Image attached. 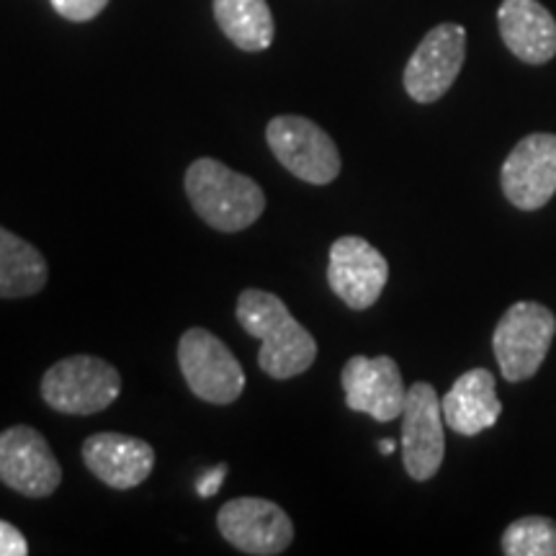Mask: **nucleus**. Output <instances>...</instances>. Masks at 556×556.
<instances>
[{
  "mask_svg": "<svg viewBox=\"0 0 556 556\" xmlns=\"http://www.w3.org/2000/svg\"><path fill=\"white\" fill-rule=\"evenodd\" d=\"M235 315L248 336L261 340L258 366L270 379H294L317 361V340L270 291L245 289Z\"/></svg>",
  "mask_w": 556,
  "mask_h": 556,
  "instance_id": "nucleus-1",
  "label": "nucleus"
},
{
  "mask_svg": "<svg viewBox=\"0 0 556 556\" xmlns=\"http://www.w3.org/2000/svg\"><path fill=\"white\" fill-rule=\"evenodd\" d=\"M184 186L193 212L217 232H242L266 212V193L261 186L214 157L193 160Z\"/></svg>",
  "mask_w": 556,
  "mask_h": 556,
  "instance_id": "nucleus-2",
  "label": "nucleus"
},
{
  "mask_svg": "<svg viewBox=\"0 0 556 556\" xmlns=\"http://www.w3.org/2000/svg\"><path fill=\"white\" fill-rule=\"evenodd\" d=\"M119 394V371L96 356L62 358L41 379V397L62 415H96L114 405Z\"/></svg>",
  "mask_w": 556,
  "mask_h": 556,
  "instance_id": "nucleus-3",
  "label": "nucleus"
},
{
  "mask_svg": "<svg viewBox=\"0 0 556 556\" xmlns=\"http://www.w3.org/2000/svg\"><path fill=\"white\" fill-rule=\"evenodd\" d=\"M556 336L554 312L539 302H516L500 317L492 348L507 381H526L544 364Z\"/></svg>",
  "mask_w": 556,
  "mask_h": 556,
  "instance_id": "nucleus-4",
  "label": "nucleus"
},
{
  "mask_svg": "<svg viewBox=\"0 0 556 556\" xmlns=\"http://www.w3.org/2000/svg\"><path fill=\"white\" fill-rule=\"evenodd\" d=\"M178 366L193 397L208 405H232L245 392V371L240 361L204 328H191L180 336Z\"/></svg>",
  "mask_w": 556,
  "mask_h": 556,
  "instance_id": "nucleus-5",
  "label": "nucleus"
},
{
  "mask_svg": "<svg viewBox=\"0 0 556 556\" xmlns=\"http://www.w3.org/2000/svg\"><path fill=\"white\" fill-rule=\"evenodd\" d=\"M266 142L278 163L304 184L328 186L340 176V150L332 137L307 116H276L266 127Z\"/></svg>",
  "mask_w": 556,
  "mask_h": 556,
  "instance_id": "nucleus-6",
  "label": "nucleus"
},
{
  "mask_svg": "<svg viewBox=\"0 0 556 556\" xmlns=\"http://www.w3.org/2000/svg\"><path fill=\"white\" fill-rule=\"evenodd\" d=\"M443 426L441 397L428 381H417L407 389L402 409V462L415 482H428L441 469L446 456Z\"/></svg>",
  "mask_w": 556,
  "mask_h": 556,
  "instance_id": "nucleus-7",
  "label": "nucleus"
},
{
  "mask_svg": "<svg viewBox=\"0 0 556 556\" xmlns=\"http://www.w3.org/2000/svg\"><path fill=\"white\" fill-rule=\"evenodd\" d=\"M467 60V29L438 24L422 37L405 67V90L417 103H433L448 93Z\"/></svg>",
  "mask_w": 556,
  "mask_h": 556,
  "instance_id": "nucleus-8",
  "label": "nucleus"
},
{
  "mask_svg": "<svg viewBox=\"0 0 556 556\" xmlns=\"http://www.w3.org/2000/svg\"><path fill=\"white\" fill-rule=\"evenodd\" d=\"M219 533L242 554L276 556L294 541V523L281 505L263 497L229 500L217 513Z\"/></svg>",
  "mask_w": 556,
  "mask_h": 556,
  "instance_id": "nucleus-9",
  "label": "nucleus"
},
{
  "mask_svg": "<svg viewBox=\"0 0 556 556\" xmlns=\"http://www.w3.org/2000/svg\"><path fill=\"white\" fill-rule=\"evenodd\" d=\"M0 482L31 500L58 492L62 467L37 428L13 426L0 433Z\"/></svg>",
  "mask_w": 556,
  "mask_h": 556,
  "instance_id": "nucleus-10",
  "label": "nucleus"
},
{
  "mask_svg": "<svg viewBox=\"0 0 556 556\" xmlns=\"http://www.w3.org/2000/svg\"><path fill=\"white\" fill-rule=\"evenodd\" d=\"M505 199L520 212H536L556 193V135L533 131L520 139L500 170Z\"/></svg>",
  "mask_w": 556,
  "mask_h": 556,
  "instance_id": "nucleus-11",
  "label": "nucleus"
},
{
  "mask_svg": "<svg viewBox=\"0 0 556 556\" xmlns=\"http://www.w3.org/2000/svg\"><path fill=\"white\" fill-rule=\"evenodd\" d=\"M389 281V263L371 242L356 235L338 238L330 248L328 283L332 294L351 309L364 312L377 304Z\"/></svg>",
  "mask_w": 556,
  "mask_h": 556,
  "instance_id": "nucleus-12",
  "label": "nucleus"
},
{
  "mask_svg": "<svg viewBox=\"0 0 556 556\" xmlns=\"http://www.w3.org/2000/svg\"><path fill=\"white\" fill-rule=\"evenodd\" d=\"M345 405L353 413H364L377 422H392L402 417L407 389L400 366L389 356H353L340 374Z\"/></svg>",
  "mask_w": 556,
  "mask_h": 556,
  "instance_id": "nucleus-13",
  "label": "nucleus"
},
{
  "mask_svg": "<svg viewBox=\"0 0 556 556\" xmlns=\"http://www.w3.org/2000/svg\"><path fill=\"white\" fill-rule=\"evenodd\" d=\"M83 462L90 475L114 490L142 484L155 467V451L148 441L124 433H96L83 443Z\"/></svg>",
  "mask_w": 556,
  "mask_h": 556,
  "instance_id": "nucleus-14",
  "label": "nucleus"
},
{
  "mask_svg": "<svg viewBox=\"0 0 556 556\" xmlns=\"http://www.w3.org/2000/svg\"><path fill=\"white\" fill-rule=\"evenodd\" d=\"M500 37L526 65H544L556 54V18L539 0H503L497 9Z\"/></svg>",
  "mask_w": 556,
  "mask_h": 556,
  "instance_id": "nucleus-15",
  "label": "nucleus"
},
{
  "mask_svg": "<svg viewBox=\"0 0 556 556\" xmlns=\"http://www.w3.org/2000/svg\"><path fill=\"white\" fill-rule=\"evenodd\" d=\"M443 420L458 435H479L492 428L503 415V402L497 400L495 377L486 368H471L462 374L441 400Z\"/></svg>",
  "mask_w": 556,
  "mask_h": 556,
  "instance_id": "nucleus-16",
  "label": "nucleus"
},
{
  "mask_svg": "<svg viewBox=\"0 0 556 556\" xmlns=\"http://www.w3.org/2000/svg\"><path fill=\"white\" fill-rule=\"evenodd\" d=\"M50 266L31 242L0 227V299H24L45 289Z\"/></svg>",
  "mask_w": 556,
  "mask_h": 556,
  "instance_id": "nucleus-17",
  "label": "nucleus"
},
{
  "mask_svg": "<svg viewBox=\"0 0 556 556\" xmlns=\"http://www.w3.org/2000/svg\"><path fill=\"white\" fill-rule=\"evenodd\" d=\"M214 18L242 52H266L274 45V13L266 0H214Z\"/></svg>",
  "mask_w": 556,
  "mask_h": 556,
  "instance_id": "nucleus-18",
  "label": "nucleus"
},
{
  "mask_svg": "<svg viewBox=\"0 0 556 556\" xmlns=\"http://www.w3.org/2000/svg\"><path fill=\"white\" fill-rule=\"evenodd\" d=\"M500 544L507 556H556V520L544 516L520 518L505 528Z\"/></svg>",
  "mask_w": 556,
  "mask_h": 556,
  "instance_id": "nucleus-19",
  "label": "nucleus"
},
{
  "mask_svg": "<svg viewBox=\"0 0 556 556\" xmlns=\"http://www.w3.org/2000/svg\"><path fill=\"white\" fill-rule=\"evenodd\" d=\"M50 3L62 18L83 24V21H93L96 16H101V11L106 9L109 0H50Z\"/></svg>",
  "mask_w": 556,
  "mask_h": 556,
  "instance_id": "nucleus-20",
  "label": "nucleus"
},
{
  "mask_svg": "<svg viewBox=\"0 0 556 556\" xmlns=\"http://www.w3.org/2000/svg\"><path fill=\"white\" fill-rule=\"evenodd\" d=\"M29 544H26L24 533L16 526L0 520V556H26Z\"/></svg>",
  "mask_w": 556,
  "mask_h": 556,
  "instance_id": "nucleus-21",
  "label": "nucleus"
},
{
  "mask_svg": "<svg viewBox=\"0 0 556 556\" xmlns=\"http://www.w3.org/2000/svg\"><path fill=\"white\" fill-rule=\"evenodd\" d=\"M225 477H227V464H219V467H212L208 471H204V475H201L199 479H197V492L201 497H214L219 492V486H222V482H225Z\"/></svg>",
  "mask_w": 556,
  "mask_h": 556,
  "instance_id": "nucleus-22",
  "label": "nucleus"
},
{
  "mask_svg": "<svg viewBox=\"0 0 556 556\" xmlns=\"http://www.w3.org/2000/svg\"><path fill=\"white\" fill-rule=\"evenodd\" d=\"M394 448H397V443L392 441V438H384V441H379V451L381 454H394Z\"/></svg>",
  "mask_w": 556,
  "mask_h": 556,
  "instance_id": "nucleus-23",
  "label": "nucleus"
}]
</instances>
